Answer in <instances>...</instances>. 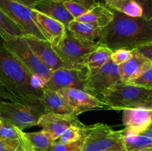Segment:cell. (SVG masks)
<instances>
[{
  "instance_id": "32",
  "label": "cell",
  "mask_w": 152,
  "mask_h": 151,
  "mask_svg": "<svg viewBox=\"0 0 152 151\" xmlns=\"http://www.w3.org/2000/svg\"><path fill=\"white\" fill-rule=\"evenodd\" d=\"M134 50H135L140 54H141L144 57L146 58L147 59H148L152 63V41L146 44L140 46L137 48L134 49Z\"/></svg>"
},
{
  "instance_id": "8",
  "label": "cell",
  "mask_w": 152,
  "mask_h": 151,
  "mask_svg": "<svg viewBox=\"0 0 152 151\" xmlns=\"http://www.w3.org/2000/svg\"><path fill=\"white\" fill-rule=\"evenodd\" d=\"M121 82L123 81L119 73V65L110 59L99 69L90 73L85 86V91L102 101L113 87Z\"/></svg>"
},
{
  "instance_id": "16",
  "label": "cell",
  "mask_w": 152,
  "mask_h": 151,
  "mask_svg": "<svg viewBox=\"0 0 152 151\" xmlns=\"http://www.w3.org/2000/svg\"><path fill=\"white\" fill-rule=\"evenodd\" d=\"M49 17L59 21L68 27L74 20L72 15L64 5V0H41L31 7Z\"/></svg>"
},
{
  "instance_id": "17",
  "label": "cell",
  "mask_w": 152,
  "mask_h": 151,
  "mask_svg": "<svg viewBox=\"0 0 152 151\" xmlns=\"http://www.w3.org/2000/svg\"><path fill=\"white\" fill-rule=\"evenodd\" d=\"M151 66L152 63L148 59L135 50H132V57L126 62L119 65V73L122 81L129 83Z\"/></svg>"
},
{
  "instance_id": "23",
  "label": "cell",
  "mask_w": 152,
  "mask_h": 151,
  "mask_svg": "<svg viewBox=\"0 0 152 151\" xmlns=\"http://www.w3.org/2000/svg\"><path fill=\"white\" fill-rule=\"evenodd\" d=\"M24 136L32 151H50L53 140L48 134L42 130L34 133H25Z\"/></svg>"
},
{
  "instance_id": "37",
  "label": "cell",
  "mask_w": 152,
  "mask_h": 151,
  "mask_svg": "<svg viewBox=\"0 0 152 151\" xmlns=\"http://www.w3.org/2000/svg\"><path fill=\"white\" fill-rule=\"evenodd\" d=\"M0 101H8V102H19L13 96H12L5 89L0 86Z\"/></svg>"
},
{
  "instance_id": "22",
  "label": "cell",
  "mask_w": 152,
  "mask_h": 151,
  "mask_svg": "<svg viewBox=\"0 0 152 151\" xmlns=\"http://www.w3.org/2000/svg\"><path fill=\"white\" fill-rule=\"evenodd\" d=\"M112 53L111 49L99 44V46L86 59L84 66L89 70V72H93L105 65L111 59Z\"/></svg>"
},
{
  "instance_id": "1",
  "label": "cell",
  "mask_w": 152,
  "mask_h": 151,
  "mask_svg": "<svg viewBox=\"0 0 152 151\" xmlns=\"http://www.w3.org/2000/svg\"><path fill=\"white\" fill-rule=\"evenodd\" d=\"M114 19L104 28L99 44L111 49L134 50L152 41V18L132 17L113 10Z\"/></svg>"
},
{
  "instance_id": "11",
  "label": "cell",
  "mask_w": 152,
  "mask_h": 151,
  "mask_svg": "<svg viewBox=\"0 0 152 151\" xmlns=\"http://www.w3.org/2000/svg\"><path fill=\"white\" fill-rule=\"evenodd\" d=\"M75 110L77 115L82 113L95 109H108L105 102L83 90L65 88L58 90Z\"/></svg>"
},
{
  "instance_id": "29",
  "label": "cell",
  "mask_w": 152,
  "mask_h": 151,
  "mask_svg": "<svg viewBox=\"0 0 152 151\" xmlns=\"http://www.w3.org/2000/svg\"><path fill=\"white\" fill-rule=\"evenodd\" d=\"M83 143V136L82 139L77 142L68 144L61 143V142L55 140L52 144L50 151H81Z\"/></svg>"
},
{
  "instance_id": "13",
  "label": "cell",
  "mask_w": 152,
  "mask_h": 151,
  "mask_svg": "<svg viewBox=\"0 0 152 151\" xmlns=\"http://www.w3.org/2000/svg\"><path fill=\"white\" fill-rule=\"evenodd\" d=\"M25 38L34 54L50 71L67 68L47 40L39 39L31 36H25Z\"/></svg>"
},
{
  "instance_id": "44",
  "label": "cell",
  "mask_w": 152,
  "mask_h": 151,
  "mask_svg": "<svg viewBox=\"0 0 152 151\" xmlns=\"http://www.w3.org/2000/svg\"><path fill=\"white\" fill-rule=\"evenodd\" d=\"M120 151H126V150H120Z\"/></svg>"
},
{
  "instance_id": "42",
  "label": "cell",
  "mask_w": 152,
  "mask_h": 151,
  "mask_svg": "<svg viewBox=\"0 0 152 151\" xmlns=\"http://www.w3.org/2000/svg\"><path fill=\"white\" fill-rule=\"evenodd\" d=\"M4 38L1 37V35H0V47H1V46H4Z\"/></svg>"
},
{
  "instance_id": "40",
  "label": "cell",
  "mask_w": 152,
  "mask_h": 151,
  "mask_svg": "<svg viewBox=\"0 0 152 151\" xmlns=\"http://www.w3.org/2000/svg\"><path fill=\"white\" fill-rule=\"evenodd\" d=\"M140 107H143L145 108V109L151 110H152V98H151V99H150L149 100L147 101V102H145V103H144L142 106Z\"/></svg>"
},
{
  "instance_id": "19",
  "label": "cell",
  "mask_w": 152,
  "mask_h": 151,
  "mask_svg": "<svg viewBox=\"0 0 152 151\" xmlns=\"http://www.w3.org/2000/svg\"><path fill=\"white\" fill-rule=\"evenodd\" d=\"M114 19L112 10L102 2H96L87 13L78 16L74 20L80 22L91 24L104 29Z\"/></svg>"
},
{
  "instance_id": "3",
  "label": "cell",
  "mask_w": 152,
  "mask_h": 151,
  "mask_svg": "<svg viewBox=\"0 0 152 151\" xmlns=\"http://www.w3.org/2000/svg\"><path fill=\"white\" fill-rule=\"evenodd\" d=\"M83 143L81 151H120L125 149L123 131L114 130L102 123L82 127Z\"/></svg>"
},
{
  "instance_id": "20",
  "label": "cell",
  "mask_w": 152,
  "mask_h": 151,
  "mask_svg": "<svg viewBox=\"0 0 152 151\" xmlns=\"http://www.w3.org/2000/svg\"><path fill=\"white\" fill-rule=\"evenodd\" d=\"M68 30L90 41L98 42L102 35L103 30L91 24L74 20L67 27Z\"/></svg>"
},
{
  "instance_id": "6",
  "label": "cell",
  "mask_w": 152,
  "mask_h": 151,
  "mask_svg": "<svg viewBox=\"0 0 152 151\" xmlns=\"http://www.w3.org/2000/svg\"><path fill=\"white\" fill-rule=\"evenodd\" d=\"M46 111L42 105L0 101V119L20 130L36 126Z\"/></svg>"
},
{
  "instance_id": "9",
  "label": "cell",
  "mask_w": 152,
  "mask_h": 151,
  "mask_svg": "<svg viewBox=\"0 0 152 151\" xmlns=\"http://www.w3.org/2000/svg\"><path fill=\"white\" fill-rule=\"evenodd\" d=\"M0 9L22 30L24 35L46 40L34 21L32 9L14 0H0Z\"/></svg>"
},
{
  "instance_id": "26",
  "label": "cell",
  "mask_w": 152,
  "mask_h": 151,
  "mask_svg": "<svg viewBox=\"0 0 152 151\" xmlns=\"http://www.w3.org/2000/svg\"><path fill=\"white\" fill-rule=\"evenodd\" d=\"M97 0H64V5L74 19L87 13Z\"/></svg>"
},
{
  "instance_id": "12",
  "label": "cell",
  "mask_w": 152,
  "mask_h": 151,
  "mask_svg": "<svg viewBox=\"0 0 152 151\" xmlns=\"http://www.w3.org/2000/svg\"><path fill=\"white\" fill-rule=\"evenodd\" d=\"M83 123L76 115L46 113L39 118L37 125L41 127L50 136L52 140L55 141L71 126H80Z\"/></svg>"
},
{
  "instance_id": "43",
  "label": "cell",
  "mask_w": 152,
  "mask_h": 151,
  "mask_svg": "<svg viewBox=\"0 0 152 151\" xmlns=\"http://www.w3.org/2000/svg\"><path fill=\"white\" fill-rule=\"evenodd\" d=\"M108 1V0H103V1H104V4H105V2H106V1Z\"/></svg>"
},
{
  "instance_id": "31",
  "label": "cell",
  "mask_w": 152,
  "mask_h": 151,
  "mask_svg": "<svg viewBox=\"0 0 152 151\" xmlns=\"http://www.w3.org/2000/svg\"><path fill=\"white\" fill-rule=\"evenodd\" d=\"M132 56V50L127 49H118L114 50L111 56V59L114 64L120 65L129 60Z\"/></svg>"
},
{
  "instance_id": "28",
  "label": "cell",
  "mask_w": 152,
  "mask_h": 151,
  "mask_svg": "<svg viewBox=\"0 0 152 151\" xmlns=\"http://www.w3.org/2000/svg\"><path fill=\"white\" fill-rule=\"evenodd\" d=\"M84 124H82L80 126H71L69 128L67 129L57 139V142H61V143L68 144L71 143V142H77L82 139L83 136V130H82V127Z\"/></svg>"
},
{
  "instance_id": "46",
  "label": "cell",
  "mask_w": 152,
  "mask_h": 151,
  "mask_svg": "<svg viewBox=\"0 0 152 151\" xmlns=\"http://www.w3.org/2000/svg\"><path fill=\"white\" fill-rule=\"evenodd\" d=\"M151 98H152V97H151Z\"/></svg>"
},
{
  "instance_id": "7",
  "label": "cell",
  "mask_w": 152,
  "mask_h": 151,
  "mask_svg": "<svg viewBox=\"0 0 152 151\" xmlns=\"http://www.w3.org/2000/svg\"><path fill=\"white\" fill-rule=\"evenodd\" d=\"M4 47L19 61L31 75H37L46 82L51 71L31 50L25 36L13 37L5 40Z\"/></svg>"
},
{
  "instance_id": "4",
  "label": "cell",
  "mask_w": 152,
  "mask_h": 151,
  "mask_svg": "<svg viewBox=\"0 0 152 151\" xmlns=\"http://www.w3.org/2000/svg\"><path fill=\"white\" fill-rule=\"evenodd\" d=\"M98 46L99 42L88 41L66 28L64 38L53 48L67 68L80 69L86 67L85 62Z\"/></svg>"
},
{
  "instance_id": "25",
  "label": "cell",
  "mask_w": 152,
  "mask_h": 151,
  "mask_svg": "<svg viewBox=\"0 0 152 151\" xmlns=\"http://www.w3.org/2000/svg\"><path fill=\"white\" fill-rule=\"evenodd\" d=\"M123 142L126 151L140 148H152V139L142 135L132 134L123 131Z\"/></svg>"
},
{
  "instance_id": "36",
  "label": "cell",
  "mask_w": 152,
  "mask_h": 151,
  "mask_svg": "<svg viewBox=\"0 0 152 151\" xmlns=\"http://www.w3.org/2000/svg\"><path fill=\"white\" fill-rule=\"evenodd\" d=\"M23 133H22V139H21L20 141H19V144H18L16 147H15L10 148V149L6 150L5 151H32V150L31 149L30 146L28 145V143L27 142Z\"/></svg>"
},
{
  "instance_id": "18",
  "label": "cell",
  "mask_w": 152,
  "mask_h": 151,
  "mask_svg": "<svg viewBox=\"0 0 152 151\" xmlns=\"http://www.w3.org/2000/svg\"><path fill=\"white\" fill-rule=\"evenodd\" d=\"M39 102L45 110L46 113L62 114V115H76L74 108L68 103L62 95L45 87Z\"/></svg>"
},
{
  "instance_id": "33",
  "label": "cell",
  "mask_w": 152,
  "mask_h": 151,
  "mask_svg": "<svg viewBox=\"0 0 152 151\" xmlns=\"http://www.w3.org/2000/svg\"><path fill=\"white\" fill-rule=\"evenodd\" d=\"M143 8V16L152 18V0H136Z\"/></svg>"
},
{
  "instance_id": "24",
  "label": "cell",
  "mask_w": 152,
  "mask_h": 151,
  "mask_svg": "<svg viewBox=\"0 0 152 151\" xmlns=\"http://www.w3.org/2000/svg\"><path fill=\"white\" fill-rule=\"evenodd\" d=\"M0 35L4 40L13 37L24 36L22 30L0 9Z\"/></svg>"
},
{
  "instance_id": "21",
  "label": "cell",
  "mask_w": 152,
  "mask_h": 151,
  "mask_svg": "<svg viewBox=\"0 0 152 151\" xmlns=\"http://www.w3.org/2000/svg\"><path fill=\"white\" fill-rule=\"evenodd\" d=\"M105 4L111 10L132 17L143 16V8L136 0H108Z\"/></svg>"
},
{
  "instance_id": "39",
  "label": "cell",
  "mask_w": 152,
  "mask_h": 151,
  "mask_svg": "<svg viewBox=\"0 0 152 151\" xmlns=\"http://www.w3.org/2000/svg\"><path fill=\"white\" fill-rule=\"evenodd\" d=\"M138 135H142V136H146V137L152 139V122L151 123V124L144 130V131H142V133H140V134Z\"/></svg>"
},
{
  "instance_id": "10",
  "label": "cell",
  "mask_w": 152,
  "mask_h": 151,
  "mask_svg": "<svg viewBox=\"0 0 152 151\" xmlns=\"http://www.w3.org/2000/svg\"><path fill=\"white\" fill-rule=\"evenodd\" d=\"M90 72L86 67L80 69L62 68L51 71L45 87L56 91L65 88L85 90L86 81Z\"/></svg>"
},
{
  "instance_id": "14",
  "label": "cell",
  "mask_w": 152,
  "mask_h": 151,
  "mask_svg": "<svg viewBox=\"0 0 152 151\" xmlns=\"http://www.w3.org/2000/svg\"><path fill=\"white\" fill-rule=\"evenodd\" d=\"M152 122V110L143 107L128 108L123 110V131L132 134H140Z\"/></svg>"
},
{
  "instance_id": "35",
  "label": "cell",
  "mask_w": 152,
  "mask_h": 151,
  "mask_svg": "<svg viewBox=\"0 0 152 151\" xmlns=\"http://www.w3.org/2000/svg\"><path fill=\"white\" fill-rule=\"evenodd\" d=\"M31 84L37 90H42L45 87V81L37 75H31Z\"/></svg>"
},
{
  "instance_id": "38",
  "label": "cell",
  "mask_w": 152,
  "mask_h": 151,
  "mask_svg": "<svg viewBox=\"0 0 152 151\" xmlns=\"http://www.w3.org/2000/svg\"><path fill=\"white\" fill-rule=\"evenodd\" d=\"M14 1H17V2L20 3V4H23V5L31 8L34 4H36V3L38 2V1H41V0H14Z\"/></svg>"
},
{
  "instance_id": "15",
  "label": "cell",
  "mask_w": 152,
  "mask_h": 151,
  "mask_svg": "<svg viewBox=\"0 0 152 151\" xmlns=\"http://www.w3.org/2000/svg\"><path fill=\"white\" fill-rule=\"evenodd\" d=\"M34 18L45 39L53 46H58L66 32V27L59 21L33 10Z\"/></svg>"
},
{
  "instance_id": "27",
  "label": "cell",
  "mask_w": 152,
  "mask_h": 151,
  "mask_svg": "<svg viewBox=\"0 0 152 151\" xmlns=\"http://www.w3.org/2000/svg\"><path fill=\"white\" fill-rule=\"evenodd\" d=\"M23 131L18 127L1 121L0 122V137L10 140H20L22 137Z\"/></svg>"
},
{
  "instance_id": "5",
  "label": "cell",
  "mask_w": 152,
  "mask_h": 151,
  "mask_svg": "<svg viewBox=\"0 0 152 151\" xmlns=\"http://www.w3.org/2000/svg\"><path fill=\"white\" fill-rule=\"evenodd\" d=\"M152 97V90L121 82L113 87L102 99L108 110H123L140 107Z\"/></svg>"
},
{
  "instance_id": "41",
  "label": "cell",
  "mask_w": 152,
  "mask_h": 151,
  "mask_svg": "<svg viewBox=\"0 0 152 151\" xmlns=\"http://www.w3.org/2000/svg\"><path fill=\"white\" fill-rule=\"evenodd\" d=\"M130 151H152V148H140V149L132 150Z\"/></svg>"
},
{
  "instance_id": "30",
  "label": "cell",
  "mask_w": 152,
  "mask_h": 151,
  "mask_svg": "<svg viewBox=\"0 0 152 151\" xmlns=\"http://www.w3.org/2000/svg\"><path fill=\"white\" fill-rule=\"evenodd\" d=\"M129 84L152 90V66L145 70L138 77L129 81Z\"/></svg>"
},
{
  "instance_id": "34",
  "label": "cell",
  "mask_w": 152,
  "mask_h": 151,
  "mask_svg": "<svg viewBox=\"0 0 152 151\" xmlns=\"http://www.w3.org/2000/svg\"><path fill=\"white\" fill-rule=\"evenodd\" d=\"M19 141L10 140V139H3L0 137V151H5L7 149L15 147L19 144Z\"/></svg>"
},
{
  "instance_id": "45",
  "label": "cell",
  "mask_w": 152,
  "mask_h": 151,
  "mask_svg": "<svg viewBox=\"0 0 152 151\" xmlns=\"http://www.w3.org/2000/svg\"><path fill=\"white\" fill-rule=\"evenodd\" d=\"M0 122H1V119H0Z\"/></svg>"
},
{
  "instance_id": "2",
  "label": "cell",
  "mask_w": 152,
  "mask_h": 151,
  "mask_svg": "<svg viewBox=\"0 0 152 151\" xmlns=\"http://www.w3.org/2000/svg\"><path fill=\"white\" fill-rule=\"evenodd\" d=\"M31 75L25 67L4 46L0 47V86L19 102L40 105L42 90H35L31 84Z\"/></svg>"
}]
</instances>
